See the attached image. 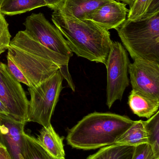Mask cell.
Wrapping results in <instances>:
<instances>
[{
  "mask_svg": "<svg viewBox=\"0 0 159 159\" xmlns=\"http://www.w3.org/2000/svg\"><path fill=\"white\" fill-rule=\"evenodd\" d=\"M7 59V68L18 81L33 88L59 70L68 68L70 59L49 50L19 31L11 41Z\"/></svg>",
  "mask_w": 159,
  "mask_h": 159,
  "instance_id": "obj_1",
  "label": "cell"
},
{
  "mask_svg": "<svg viewBox=\"0 0 159 159\" xmlns=\"http://www.w3.org/2000/svg\"><path fill=\"white\" fill-rule=\"evenodd\" d=\"M51 20L66 38L73 53L105 65L113 42L108 30L91 20H80L57 10L52 13Z\"/></svg>",
  "mask_w": 159,
  "mask_h": 159,
  "instance_id": "obj_2",
  "label": "cell"
},
{
  "mask_svg": "<svg viewBox=\"0 0 159 159\" xmlns=\"http://www.w3.org/2000/svg\"><path fill=\"white\" fill-rule=\"evenodd\" d=\"M129 117L95 112L84 117L68 131L66 141L72 148L85 150L115 144L134 123Z\"/></svg>",
  "mask_w": 159,
  "mask_h": 159,
  "instance_id": "obj_3",
  "label": "cell"
},
{
  "mask_svg": "<svg viewBox=\"0 0 159 159\" xmlns=\"http://www.w3.org/2000/svg\"><path fill=\"white\" fill-rule=\"evenodd\" d=\"M115 30L133 60L159 63V11L147 12L135 20L127 19Z\"/></svg>",
  "mask_w": 159,
  "mask_h": 159,
  "instance_id": "obj_4",
  "label": "cell"
},
{
  "mask_svg": "<svg viewBox=\"0 0 159 159\" xmlns=\"http://www.w3.org/2000/svg\"><path fill=\"white\" fill-rule=\"evenodd\" d=\"M63 77L58 70L40 84L28 88L30 100L27 122H35L44 127L51 124V117L63 89Z\"/></svg>",
  "mask_w": 159,
  "mask_h": 159,
  "instance_id": "obj_5",
  "label": "cell"
},
{
  "mask_svg": "<svg viewBox=\"0 0 159 159\" xmlns=\"http://www.w3.org/2000/svg\"><path fill=\"white\" fill-rule=\"evenodd\" d=\"M130 64L128 52L119 42H113L106 60V105L111 108L117 100L121 101L130 84L129 67Z\"/></svg>",
  "mask_w": 159,
  "mask_h": 159,
  "instance_id": "obj_6",
  "label": "cell"
},
{
  "mask_svg": "<svg viewBox=\"0 0 159 159\" xmlns=\"http://www.w3.org/2000/svg\"><path fill=\"white\" fill-rule=\"evenodd\" d=\"M23 24L24 31L32 39L59 55L70 59L72 57L66 39L43 13L32 14L26 18Z\"/></svg>",
  "mask_w": 159,
  "mask_h": 159,
  "instance_id": "obj_7",
  "label": "cell"
},
{
  "mask_svg": "<svg viewBox=\"0 0 159 159\" xmlns=\"http://www.w3.org/2000/svg\"><path fill=\"white\" fill-rule=\"evenodd\" d=\"M0 101L10 116L27 123L29 101L20 82L10 73L6 64L2 62H0Z\"/></svg>",
  "mask_w": 159,
  "mask_h": 159,
  "instance_id": "obj_8",
  "label": "cell"
},
{
  "mask_svg": "<svg viewBox=\"0 0 159 159\" xmlns=\"http://www.w3.org/2000/svg\"><path fill=\"white\" fill-rule=\"evenodd\" d=\"M132 89L159 101V63L136 59L129 67Z\"/></svg>",
  "mask_w": 159,
  "mask_h": 159,
  "instance_id": "obj_9",
  "label": "cell"
},
{
  "mask_svg": "<svg viewBox=\"0 0 159 159\" xmlns=\"http://www.w3.org/2000/svg\"><path fill=\"white\" fill-rule=\"evenodd\" d=\"M25 124L8 115L0 114V143L13 159H24L23 134Z\"/></svg>",
  "mask_w": 159,
  "mask_h": 159,
  "instance_id": "obj_10",
  "label": "cell"
},
{
  "mask_svg": "<svg viewBox=\"0 0 159 159\" xmlns=\"http://www.w3.org/2000/svg\"><path fill=\"white\" fill-rule=\"evenodd\" d=\"M127 5L113 0L89 15L85 20H91L107 30L115 29L127 19Z\"/></svg>",
  "mask_w": 159,
  "mask_h": 159,
  "instance_id": "obj_11",
  "label": "cell"
},
{
  "mask_svg": "<svg viewBox=\"0 0 159 159\" xmlns=\"http://www.w3.org/2000/svg\"><path fill=\"white\" fill-rule=\"evenodd\" d=\"M113 0H64L55 10L85 20L92 12Z\"/></svg>",
  "mask_w": 159,
  "mask_h": 159,
  "instance_id": "obj_12",
  "label": "cell"
},
{
  "mask_svg": "<svg viewBox=\"0 0 159 159\" xmlns=\"http://www.w3.org/2000/svg\"><path fill=\"white\" fill-rule=\"evenodd\" d=\"M36 139L41 146L53 158L65 159L63 144L64 137H60L51 124L47 127H43Z\"/></svg>",
  "mask_w": 159,
  "mask_h": 159,
  "instance_id": "obj_13",
  "label": "cell"
},
{
  "mask_svg": "<svg viewBox=\"0 0 159 159\" xmlns=\"http://www.w3.org/2000/svg\"><path fill=\"white\" fill-rule=\"evenodd\" d=\"M128 104L133 113L140 117L149 119L159 111V101L151 99L132 90Z\"/></svg>",
  "mask_w": 159,
  "mask_h": 159,
  "instance_id": "obj_14",
  "label": "cell"
},
{
  "mask_svg": "<svg viewBox=\"0 0 159 159\" xmlns=\"http://www.w3.org/2000/svg\"><path fill=\"white\" fill-rule=\"evenodd\" d=\"M149 143L148 134L143 120L134 121L131 126L117 140L116 144L136 147L143 144Z\"/></svg>",
  "mask_w": 159,
  "mask_h": 159,
  "instance_id": "obj_15",
  "label": "cell"
},
{
  "mask_svg": "<svg viewBox=\"0 0 159 159\" xmlns=\"http://www.w3.org/2000/svg\"><path fill=\"white\" fill-rule=\"evenodd\" d=\"M44 6L47 5L44 0H4L0 11L3 15L12 16Z\"/></svg>",
  "mask_w": 159,
  "mask_h": 159,
  "instance_id": "obj_16",
  "label": "cell"
},
{
  "mask_svg": "<svg viewBox=\"0 0 159 159\" xmlns=\"http://www.w3.org/2000/svg\"><path fill=\"white\" fill-rule=\"evenodd\" d=\"M135 148L115 144L101 148L87 159H131Z\"/></svg>",
  "mask_w": 159,
  "mask_h": 159,
  "instance_id": "obj_17",
  "label": "cell"
},
{
  "mask_svg": "<svg viewBox=\"0 0 159 159\" xmlns=\"http://www.w3.org/2000/svg\"><path fill=\"white\" fill-rule=\"evenodd\" d=\"M23 144L24 159H55L41 146L36 138L25 132Z\"/></svg>",
  "mask_w": 159,
  "mask_h": 159,
  "instance_id": "obj_18",
  "label": "cell"
},
{
  "mask_svg": "<svg viewBox=\"0 0 159 159\" xmlns=\"http://www.w3.org/2000/svg\"><path fill=\"white\" fill-rule=\"evenodd\" d=\"M144 122L148 134L149 144L155 153L159 155V111Z\"/></svg>",
  "mask_w": 159,
  "mask_h": 159,
  "instance_id": "obj_19",
  "label": "cell"
},
{
  "mask_svg": "<svg viewBox=\"0 0 159 159\" xmlns=\"http://www.w3.org/2000/svg\"><path fill=\"white\" fill-rule=\"evenodd\" d=\"M159 0H136L130 8L128 14V19L135 20L144 16L151 6Z\"/></svg>",
  "mask_w": 159,
  "mask_h": 159,
  "instance_id": "obj_20",
  "label": "cell"
},
{
  "mask_svg": "<svg viewBox=\"0 0 159 159\" xmlns=\"http://www.w3.org/2000/svg\"><path fill=\"white\" fill-rule=\"evenodd\" d=\"M10 39L8 23L0 11V55L8 49L11 42Z\"/></svg>",
  "mask_w": 159,
  "mask_h": 159,
  "instance_id": "obj_21",
  "label": "cell"
},
{
  "mask_svg": "<svg viewBox=\"0 0 159 159\" xmlns=\"http://www.w3.org/2000/svg\"><path fill=\"white\" fill-rule=\"evenodd\" d=\"M131 159H159V155L155 153L151 145L143 144L135 147Z\"/></svg>",
  "mask_w": 159,
  "mask_h": 159,
  "instance_id": "obj_22",
  "label": "cell"
},
{
  "mask_svg": "<svg viewBox=\"0 0 159 159\" xmlns=\"http://www.w3.org/2000/svg\"><path fill=\"white\" fill-rule=\"evenodd\" d=\"M46 3L47 6L51 8L53 10L56 9L64 0H44Z\"/></svg>",
  "mask_w": 159,
  "mask_h": 159,
  "instance_id": "obj_23",
  "label": "cell"
},
{
  "mask_svg": "<svg viewBox=\"0 0 159 159\" xmlns=\"http://www.w3.org/2000/svg\"><path fill=\"white\" fill-rule=\"evenodd\" d=\"M0 159H13L5 147L0 143Z\"/></svg>",
  "mask_w": 159,
  "mask_h": 159,
  "instance_id": "obj_24",
  "label": "cell"
},
{
  "mask_svg": "<svg viewBox=\"0 0 159 159\" xmlns=\"http://www.w3.org/2000/svg\"><path fill=\"white\" fill-rule=\"evenodd\" d=\"M0 114L9 116L6 108L4 106V105L2 103V102L1 101H0Z\"/></svg>",
  "mask_w": 159,
  "mask_h": 159,
  "instance_id": "obj_25",
  "label": "cell"
},
{
  "mask_svg": "<svg viewBox=\"0 0 159 159\" xmlns=\"http://www.w3.org/2000/svg\"><path fill=\"white\" fill-rule=\"evenodd\" d=\"M117 1H121V2H123L126 5L129 6L130 8L133 5V3L136 0H117Z\"/></svg>",
  "mask_w": 159,
  "mask_h": 159,
  "instance_id": "obj_26",
  "label": "cell"
},
{
  "mask_svg": "<svg viewBox=\"0 0 159 159\" xmlns=\"http://www.w3.org/2000/svg\"><path fill=\"white\" fill-rule=\"evenodd\" d=\"M4 0H0V7H1V5L2 3L3 2Z\"/></svg>",
  "mask_w": 159,
  "mask_h": 159,
  "instance_id": "obj_27",
  "label": "cell"
}]
</instances>
